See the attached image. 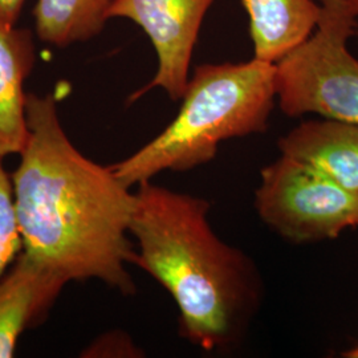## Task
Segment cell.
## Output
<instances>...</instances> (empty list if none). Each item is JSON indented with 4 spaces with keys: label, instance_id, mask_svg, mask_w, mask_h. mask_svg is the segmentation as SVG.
Segmentation results:
<instances>
[{
    "label": "cell",
    "instance_id": "cell-15",
    "mask_svg": "<svg viewBox=\"0 0 358 358\" xmlns=\"http://www.w3.org/2000/svg\"><path fill=\"white\" fill-rule=\"evenodd\" d=\"M344 357L348 358H358V345L352 348L350 350H348L344 353Z\"/></svg>",
    "mask_w": 358,
    "mask_h": 358
},
{
    "label": "cell",
    "instance_id": "cell-6",
    "mask_svg": "<svg viewBox=\"0 0 358 358\" xmlns=\"http://www.w3.org/2000/svg\"><path fill=\"white\" fill-rule=\"evenodd\" d=\"M215 0H112L108 16L129 19L150 38L158 59L153 80L131 94L136 101L154 88L180 100L189 78L192 52L206 13Z\"/></svg>",
    "mask_w": 358,
    "mask_h": 358
},
{
    "label": "cell",
    "instance_id": "cell-4",
    "mask_svg": "<svg viewBox=\"0 0 358 358\" xmlns=\"http://www.w3.org/2000/svg\"><path fill=\"white\" fill-rule=\"evenodd\" d=\"M315 32L275 64L276 99L284 115L315 113L358 125V60L348 50L357 17L346 0H320Z\"/></svg>",
    "mask_w": 358,
    "mask_h": 358
},
{
    "label": "cell",
    "instance_id": "cell-11",
    "mask_svg": "<svg viewBox=\"0 0 358 358\" xmlns=\"http://www.w3.org/2000/svg\"><path fill=\"white\" fill-rule=\"evenodd\" d=\"M112 0H38L35 28L44 43L64 48L97 36L109 20Z\"/></svg>",
    "mask_w": 358,
    "mask_h": 358
},
{
    "label": "cell",
    "instance_id": "cell-7",
    "mask_svg": "<svg viewBox=\"0 0 358 358\" xmlns=\"http://www.w3.org/2000/svg\"><path fill=\"white\" fill-rule=\"evenodd\" d=\"M66 284L24 252L16 257L0 278V358L13 357L23 333L47 319Z\"/></svg>",
    "mask_w": 358,
    "mask_h": 358
},
{
    "label": "cell",
    "instance_id": "cell-1",
    "mask_svg": "<svg viewBox=\"0 0 358 358\" xmlns=\"http://www.w3.org/2000/svg\"><path fill=\"white\" fill-rule=\"evenodd\" d=\"M28 138L13 171L23 251L66 282L100 280L136 292L127 269L136 192L80 153L60 122L53 94L27 93Z\"/></svg>",
    "mask_w": 358,
    "mask_h": 358
},
{
    "label": "cell",
    "instance_id": "cell-2",
    "mask_svg": "<svg viewBox=\"0 0 358 358\" xmlns=\"http://www.w3.org/2000/svg\"><path fill=\"white\" fill-rule=\"evenodd\" d=\"M199 196L138 185L130 222L133 263L159 282L179 310V333L206 352L235 346L257 309L262 282L255 264L224 243Z\"/></svg>",
    "mask_w": 358,
    "mask_h": 358
},
{
    "label": "cell",
    "instance_id": "cell-13",
    "mask_svg": "<svg viewBox=\"0 0 358 358\" xmlns=\"http://www.w3.org/2000/svg\"><path fill=\"white\" fill-rule=\"evenodd\" d=\"M27 0H0V22L16 26Z\"/></svg>",
    "mask_w": 358,
    "mask_h": 358
},
{
    "label": "cell",
    "instance_id": "cell-3",
    "mask_svg": "<svg viewBox=\"0 0 358 358\" xmlns=\"http://www.w3.org/2000/svg\"><path fill=\"white\" fill-rule=\"evenodd\" d=\"M275 99V64L252 59L241 64L198 65L176 118L110 169L131 187L165 171L185 173L208 164L219 143L266 131Z\"/></svg>",
    "mask_w": 358,
    "mask_h": 358
},
{
    "label": "cell",
    "instance_id": "cell-12",
    "mask_svg": "<svg viewBox=\"0 0 358 358\" xmlns=\"http://www.w3.org/2000/svg\"><path fill=\"white\" fill-rule=\"evenodd\" d=\"M22 251L23 243L15 210L13 180L4 170L0 157V278Z\"/></svg>",
    "mask_w": 358,
    "mask_h": 358
},
{
    "label": "cell",
    "instance_id": "cell-8",
    "mask_svg": "<svg viewBox=\"0 0 358 358\" xmlns=\"http://www.w3.org/2000/svg\"><path fill=\"white\" fill-rule=\"evenodd\" d=\"M282 155L320 171L358 194V125L334 120L304 121L278 141Z\"/></svg>",
    "mask_w": 358,
    "mask_h": 358
},
{
    "label": "cell",
    "instance_id": "cell-10",
    "mask_svg": "<svg viewBox=\"0 0 358 358\" xmlns=\"http://www.w3.org/2000/svg\"><path fill=\"white\" fill-rule=\"evenodd\" d=\"M250 17L254 59L276 64L316 29L321 7L313 0H242Z\"/></svg>",
    "mask_w": 358,
    "mask_h": 358
},
{
    "label": "cell",
    "instance_id": "cell-9",
    "mask_svg": "<svg viewBox=\"0 0 358 358\" xmlns=\"http://www.w3.org/2000/svg\"><path fill=\"white\" fill-rule=\"evenodd\" d=\"M36 52L27 28L0 22V157L20 154L28 138L24 83Z\"/></svg>",
    "mask_w": 358,
    "mask_h": 358
},
{
    "label": "cell",
    "instance_id": "cell-16",
    "mask_svg": "<svg viewBox=\"0 0 358 358\" xmlns=\"http://www.w3.org/2000/svg\"><path fill=\"white\" fill-rule=\"evenodd\" d=\"M356 32H357V36H358V22H357V26H356Z\"/></svg>",
    "mask_w": 358,
    "mask_h": 358
},
{
    "label": "cell",
    "instance_id": "cell-14",
    "mask_svg": "<svg viewBox=\"0 0 358 358\" xmlns=\"http://www.w3.org/2000/svg\"><path fill=\"white\" fill-rule=\"evenodd\" d=\"M349 11L358 17V0H346Z\"/></svg>",
    "mask_w": 358,
    "mask_h": 358
},
{
    "label": "cell",
    "instance_id": "cell-5",
    "mask_svg": "<svg viewBox=\"0 0 358 358\" xmlns=\"http://www.w3.org/2000/svg\"><path fill=\"white\" fill-rule=\"evenodd\" d=\"M255 208L269 229L292 243L334 239L358 227V194L282 154L260 173Z\"/></svg>",
    "mask_w": 358,
    "mask_h": 358
}]
</instances>
